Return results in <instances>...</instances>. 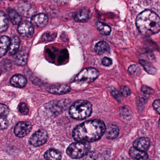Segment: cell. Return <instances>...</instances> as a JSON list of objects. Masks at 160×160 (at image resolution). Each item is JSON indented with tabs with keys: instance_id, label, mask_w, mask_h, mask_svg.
Returning <instances> with one entry per match:
<instances>
[{
	"instance_id": "ba28073f",
	"label": "cell",
	"mask_w": 160,
	"mask_h": 160,
	"mask_svg": "<svg viewBox=\"0 0 160 160\" xmlns=\"http://www.w3.org/2000/svg\"><path fill=\"white\" fill-rule=\"evenodd\" d=\"M32 125L28 122H21L16 125L14 133L18 137L22 138L26 136L31 131Z\"/></svg>"
},
{
	"instance_id": "8992f818",
	"label": "cell",
	"mask_w": 160,
	"mask_h": 160,
	"mask_svg": "<svg viewBox=\"0 0 160 160\" xmlns=\"http://www.w3.org/2000/svg\"><path fill=\"white\" fill-rule=\"evenodd\" d=\"M48 134L43 129L38 130L33 134L29 139V143L34 147H40L44 145L47 141Z\"/></svg>"
},
{
	"instance_id": "ffe728a7",
	"label": "cell",
	"mask_w": 160,
	"mask_h": 160,
	"mask_svg": "<svg viewBox=\"0 0 160 160\" xmlns=\"http://www.w3.org/2000/svg\"><path fill=\"white\" fill-rule=\"evenodd\" d=\"M129 154L132 158L137 160L148 159V154L145 152L138 150L133 147L130 149Z\"/></svg>"
},
{
	"instance_id": "4316f807",
	"label": "cell",
	"mask_w": 160,
	"mask_h": 160,
	"mask_svg": "<svg viewBox=\"0 0 160 160\" xmlns=\"http://www.w3.org/2000/svg\"><path fill=\"white\" fill-rule=\"evenodd\" d=\"M128 71L132 75L135 76L138 75L140 73V69L138 65H136V64H133L129 67Z\"/></svg>"
},
{
	"instance_id": "4dcf8cb0",
	"label": "cell",
	"mask_w": 160,
	"mask_h": 160,
	"mask_svg": "<svg viewBox=\"0 0 160 160\" xmlns=\"http://www.w3.org/2000/svg\"><path fill=\"white\" fill-rule=\"evenodd\" d=\"M9 122L5 117H0V129L4 130L8 127Z\"/></svg>"
},
{
	"instance_id": "6da1fadb",
	"label": "cell",
	"mask_w": 160,
	"mask_h": 160,
	"mask_svg": "<svg viewBox=\"0 0 160 160\" xmlns=\"http://www.w3.org/2000/svg\"><path fill=\"white\" fill-rule=\"evenodd\" d=\"M106 126L102 121L91 120L77 125L73 130L72 136L77 141L92 142L97 141L105 132Z\"/></svg>"
},
{
	"instance_id": "52a82bcc",
	"label": "cell",
	"mask_w": 160,
	"mask_h": 160,
	"mask_svg": "<svg viewBox=\"0 0 160 160\" xmlns=\"http://www.w3.org/2000/svg\"><path fill=\"white\" fill-rule=\"evenodd\" d=\"M18 11L20 14L27 18L32 17L36 13V8L28 2H21L18 3Z\"/></svg>"
},
{
	"instance_id": "e575fe53",
	"label": "cell",
	"mask_w": 160,
	"mask_h": 160,
	"mask_svg": "<svg viewBox=\"0 0 160 160\" xmlns=\"http://www.w3.org/2000/svg\"><path fill=\"white\" fill-rule=\"evenodd\" d=\"M153 107L154 109L157 111L158 114H160V102L159 100H156L153 103Z\"/></svg>"
},
{
	"instance_id": "74e56055",
	"label": "cell",
	"mask_w": 160,
	"mask_h": 160,
	"mask_svg": "<svg viewBox=\"0 0 160 160\" xmlns=\"http://www.w3.org/2000/svg\"><path fill=\"white\" fill-rule=\"evenodd\" d=\"M148 160V159H143V160Z\"/></svg>"
},
{
	"instance_id": "5b68a950",
	"label": "cell",
	"mask_w": 160,
	"mask_h": 160,
	"mask_svg": "<svg viewBox=\"0 0 160 160\" xmlns=\"http://www.w3.org/2000/svg\"><path fill=\"white\" fill-rule=\"evenodd\" d=\"M99 72L94 68H86L82 70L77 76L75 80L78 82L90 83L94 81L98 78Z\"/></svg>"
},
{
	"instance_id": "1f68e13d",
	"label": "cell",
	"mask_w": 160,
	"mask_h": 160,
	"mask_svg": "<svg viewBox=\"0 0 160 160\" xmlns=\"http://www.w3.org/2000/svg\"><path fill=\"white\" fill-rule=\"evenodd\" d=\"M121 92L124 97H127L131 94V91L128 87L123 86L121 88Z\"/></svg>"
},
{
	"instance_id": "e0dca14e",
	"label": "cell",
	"mask_w": 160,
	"mask_h": 160,
	"mask_svg": "<svg viewBox=\"0 0 160 160\" xmlns=\"http://www.w3.org/2000/svg\"><path fill=\"white\" fill-rule=\"evenodd\" d=\"M20 41L17 36H14L10 40V44L8 52L9 55L12 56L17 53L20 46Z\"/></svg>"
},
{
	"instance_id": "836d02e7",
	"label": "cell",
	"mask_w": 160,
	"mask_h": 160,
	"mask_svg": "<svg viewBox=\"0 0 160 160\" xmlns=\"http://www.w3.org/2000/svg\"><path fill=\"white\" fill-rule=\"evenodd\" d=\"M102 62L104 66H109L112 64V61L109 58L105 57L102 59Z\"/></svg>"
},
{
	"instance_id": "d4e9b609",
	"label": "cell",
	"mask_w": 160,
	"mask_h": 160,
	"mask_svg": "<svg viewBox=\"0 0 160 160\" xmlns=\"http://www.w3.org/2000/svg\"><path fill=\"white\" fill-rule=\"evenodd\" d=\"M139 63L144 67L145 71L150 74L154 75L156 73V70L152 64L145 60H139Z\"/></svg>"
},
{
	"instance_id": "9c48e42d",
	"label": "cell",
	"mask_w": 160,
	"mask_h": 160,
	"mask_svg": "<svg viewBox=\"0 0 160 160\" xmlns=\"http://www.w3.org/2000/svg\"><path fill=\"white\" fill-rule=\"evenodd\" d=\"M18 33L25 38H31L33 35L34 29L31 23L25 21L20 23L18 28Z\"/></svg>"
},
{
	"instance_id": "9a60e30c",
	"label": "cell",
	"mask_w": 160,
	"mask_h": 160,
	"mask_svg": "<svg viewBox=\"0 0 160 160\" xmlns=\"http://www.w3.org/2000/svg\"><path fill=\"white\" fill-rule=\"evenodd\" d=\"M119 130L118 126L114 124H110L106 127L105 133L107 138L109 139H115L118 136Z\"/></svg>"
},
{
	"instance_id": "f546056e",
	"label": "cell",
	"mask_w": 160,
	"mask_h": 160,
	"mask_svg": "<svg viewBox=\"0 0 160 160\" xmlns=\"http://www.w3.org/2000/svg\"><path fill=\"white\" fill-rule=\"evenodd\" d=\"M18 109H19V112L23 115H27L29 112L28 108L25 103L22 102L19 104V106H18Z\"/></svg>"
},
{
	"instance_id": "83f0119b",
	"label": "cell",
	"mask_w": 160,
	"mask_h": 160,
	"mask_svg": "<svg viewBox=\"0 0 160 160\" xmlns=\"http://www.w3.org/2000/svg\"><path fill=\"white\" fill-rule=\"evenodd\" d=\"M9 108L3 104L0 103V117H6L9 114Z\"/></svg>"
},
{
	"instance_id": "7a4b0ae2",
	"label": "cell",
	"mask_w": 160,
	"mask_h": 160,
	"mask_svg": "<svg viewBox=\"0 0 160 160\" xmlns=\"http://www.w3.org/2000/svg\"><path fill=\"white\" fill-rule=\"evenodd\" d=\"M136 26L141 34L151 36L160 31V18L154 12L145 10L137 18Z\"/></svg>"
},
{
	"instance_id": "5bb4252c",
	"label": "cell",
	"mask_w": 160,
	"mask_h": 160,
	"mask_svg": "<svg viewBox=\"0 0 160 160\" xmlns=\"http://www.w3.org/2000/svg\"><path fill=\"white\" fill-rule=\"evenodd\" d=\"M11 85L18 88H24L27 84V80L24 76L20 74L14 75L10 80Z\"/></svg>"
},
{
	"instance_id": "30bf717a",
	"label": "cell",
	"mask_w": 160,
	"mask_h": 160,
	"mask_svg": "<svg viewBox=\"0 0 160 160\" xmlns=\"http://www.w3.org/2000/svg\"><path fill=\"white\" fill-rule=\"evenodd\" d=\"M90 11L87 8L80 9L73 14L72 17L76 22H85L91 17Z\"/></svg>"
},
{
	"instance_id": "4fadbf2b",
	"label": "cell",
	"mask_w": 160,
	"mask_h": 160,
	"mask_svg": "<svg viewBox=\"0 0 160 160\" xmlns=\"http://www.w3.org/2000/svg\"><path fill=\"white\" fill-rule=\"evenodd\" d=\"M150 141L148 138H140L136 139L133 143V148L138 150L145 152L150 146Z\"/></svg>"
},
{
	"instance_id": "8d00e7d4",
	"label": "cell",
	"mask_w": 160,
	"mask_h": 160,
	"mask_svg": "<svg viewBox=\"0 0 160 160\" xmlns=\"http://www.w3.org/2000/svg\"><path fill=\"white\" fill-rule=\"evenodd\" d=\"M2 72V70H0V76L1 75Z\"/></svg>"
},
{
	"instance_id": "d590c367",
	"label": "cell",
	"mask_w": 160,
	"mask_h": 160,
	"mask_svg": "<svg viewBox=\"0 0 160 160\" xmlns=\"http://www.w3.org/2000/svg\"><path fill=\"white\" fill-rule=\"evenodd\" d=\"M111 94H112V95H113L117 100L119 101V102L121 101L120 96L117 90L115 89L111 90Z\"/></svg>"
},
{
	"instance_id": "603a6c76",
	"label": "cell",
	"mask_w": 160,
	"mask_h": 160,
	"mask_svg": "<svg viewBox=\"0 0 160 160\" xmlns=\"http://www.w3.org/2000/svg\"><path fill=\"white\" fill-rule=\"evenodd\" d=\"M9 25V19L7 15L2 11H0V33L6 31Z\"/></svg>"
},
{
	"instance_id": "f1b7e54d",
	"label": "cell",
	"mask_w": 160,
	"mask_h": 160,
	"mask_svg": "<svg viewBox=\"0 0 160 160\" xmlns=\"http://www.w3.org/2000/svg\"><path fill=\"white\" fill-rule=\"evenodd\" d=\"M97 155L94 152H89L83 157V160H96Z\"/></svg>"
},
{
	"instance_id": "8fae6325",
	"label": "cell",
	"mask_w": 160,
	"mask_h": 160,
	"mask_svg": "<svg viewBox=\"0 0 160 160\" xmlns=\"http://www.w3.org/2000/svg\"><path fill=\"white\" fill-rule=\"evenodd\" d=\"M47 90L53 94H64L70 92L71 88L67 84H56L48 87Z\"/></svg>"
},
{
	"instance_id": "3957f363",
	"label": "cell",
	"mask_w": 160,
	"mask_h": 160,
	"mask_svg": "<svg viewBox=\"0 0 160 160\" xmlns=\"http://www.w3.org/2000/svg\"><path fill=\"white\" fill-rule=\"evenodd\" d=\"M92 112L91 104L87 101L78 100L70 107L69 114L72 118L82 120L89 118Z\"/></svg>"
},
{
	"instance_id": "7c38bea8",
	"label": "cell",
	"mask_w": 160,
	"mask_h": 160,
	"mask_svg": "<svg viewBox=\"0 0 160 160\" xmlns=\"http://www.w3.org/2000/svg\"><path fill=\"white\" fill-rule=\"evenodd\" d=\"M48 21L47 16L44 14L40 13L32 17L31 24L38 28H43L46 26Z\"/></svg>"
},
{
	"instance_id": "cb8c5ba5",
	"label": "cell",
	"mask_w": 160,
	"mask_h": 160,
	"mask_svg": "<svg viewBox=\"0 0 160 160\" xmlns=\"http://www.w3.org/2000/svg\"><path fill=\"white\" fill-rule=\"evenodd\" d=\"M8 16L11 19V22L14 25H18L20 24L22 18L20 15L16 12L15 10L12 9L8 10Z\"/></svg>"
},
{
	"instance_id": "d6a6232c",
	"label": "cell",
	"mask_w": 160,
	"mask_h": 160,
	"mask_svg": "<svg viewBox=\"0 0 160 160\" xmlns=\"http://www.w3.org/2000/svg\"><path fill=\"white\" fill-rule=\"evenodd\" d=\"M141 91L143 93L146 94H152L154 92V91L152 89L147 86H142Z\"/></svg>"
},
{
	"instance_id": "2e32d148",
	"label": "cell",
	"mask_w": 160,
	"mask_h": 160,
	"mask_svg": "<svg viewBox=\"0 0 160 160\" xmlns=\"http://www.w3.org/2000/svg\"><path fill=\"white\" fill-rule=\"evenodd\" d=\"M45 109L50 110L53 114H58L62 110V105L61 101H56L48 103L44 105Z\"/></svg>"
},
{
	"instance_id": "7402d4cb",
	"label": "cell",
	"mask_w": 160,
	"mask_h": 160,
	"mask_svg": "<svg viewBox=\"0 0 160 160\" xmlns=\"http://www.w3.org/2000/svg\"><path fill=\"white\" fill-rule=\"evenodd\" d=\"M28 59V54L24 51H21L17 53L14 58V62L17 65L23 66L26 64Z\"/></svg>"
},
{
	"instance_id": "484cf974",
	"label": "cell",
	"mask_w": 160,
	"mask_h": 160,
	"mask_svg": "<svg viewBox=\"0 0 160 160\" xmlns=\"http://www.w3.org/2000/svg\"><path fill=\"white\" fill-rule=\"evenodd\" d=\"M96 27L99 32L102 35L108 36L110 34L111 31V28L108 25L104 24L102 22H97Z\"/></svg>"
},
{
	"instance_id": "ac0fdd59",
	"label": "cell",
	"mask_w": 160,
	"mask_h": 160,
	"mask_svg": "<svg viewBox=\"0 0 160 160\" xmlns=\"http://www.w3.org/2000/svg\"><path fill=\"white\" fill-rule=\"evenodd\" d=\"M10 44V39L6 36H2L0 38V58L3 57L9 49Z\"/></svg>"
},
{
	"instance_id": "277c9868",
	"label": "cell",
	"mask_w": 160,
	"mask_h": 160,
	"mask_svg": "<svg viewBox=\"0 0 160 160\" xmlns=\"http://www.w3.org/2000/svg\"><path fill=\"white\" fill-rule=\"evenodd\" d=\"M91 146L88 142L77 141L72 143L66 149V153L72 159L83 157L90 150Z\"/></svg>"
},
{
	"instance_id": "d6986e66",
	"label": "cell",
	"mask_w": 160,
	"mask_h": 160,
	"mask_svg": "<svg viewBox=\"0 0 160 160\" xmlns=\"http://www.w3.org/2000/svg\"><path fill=\"white\" fill-rule=\"evenodd\" d=\"M46 160H61L62 154L60 152L54 149H50L46 152L44 155Z\"/></svg>"
},
{
	"instance_id": "44dd1931",
	"label": "cell",
	"mask_w": 160,
	"mask_h": 160,
	"mask_svg": "<svg viewBox=\"0 0 160 160\" xmlns=\"http://www.w3.org/2000/svg\"><path fill=\"white\" fill-rule=\"evenodd\" d=\"M94 50L96 53L102 55L109 52L110 51V47L106 42L101 41L95 45Z\"/></svg>"
}]
</instances>
